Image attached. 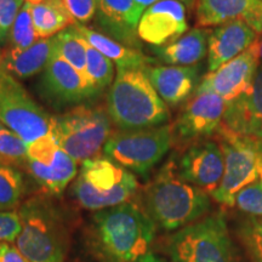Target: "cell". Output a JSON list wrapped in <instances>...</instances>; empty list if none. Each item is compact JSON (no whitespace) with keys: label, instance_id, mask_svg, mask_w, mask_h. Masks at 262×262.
<instances>
[{"label":"cell","instance_id":"cell-1","mask_svg":"<svg viewBox=\"0 0 262 262\" xmlns=\"http://www.w3.org/2000/svg\"><path fill=\"white\" fill-rule=\"evenodd\" d=\"M156 233V224L136 202L96 211L91 217V243L103 262H163L155 251Z\"/></svg>","mask_w":262,"mask_h":262},{"label":"cell","instance_id":"cell-2","mask_svg":"<svg viewBox=\"0 0 262 262\" xmlns=\"http://www.w3.org/2000/svg\"><path fill=\"white\" fill-rule=\"evenodd\" d=\"M140 205L157 227L172 232L209 215L211 198L179 175L171 157L142 188Z\"/></svg>","mask_w":262,"mask_h":262},{"label":"cell","instance_id":"cell-3","mask_svg":"<svg viewBox=\"0 0 262 262\" xmlns=\"http://www.w3.org/2000/svg\"><path fill=\"white\" fill-rule=\"evenodd\" d=\"M52 196L35 194L17 210L22 231L16 245L29 262H64L70 253V221Z\"/></svg>","mask_w":262,"mask_h":262},{"label":"cell","instance_id":"cell-4","mask_svg":"<svg viewBox=\"0 0 262 262\" xmlns=\"http://www.w3.org/2000/svg\"><path fill=\"white\" fill-rule=\"evenodd\" d=\"M107 113L119 130H139L164 125L169 107L150 84L145 70L117 68L107 95Z\"/></svg>","mask_w":262,"mask_h":262},{"label":"cell","instance_id":"cell-5","mask_svg":"<svg viewBox=\"0 0 262 262\" xmlns=\"http://www.w3.org/2000/svg\"><path fill=\"white\" fill-rule=\"evenodd\" d=\"M137 192L136 176L106 156L81 163L71 187L75 202L95 212L129 202Z\"/></svg>","mask_w":262,"mask_h":262},{"label":"cell","instance_id":"cell-6","mask_svg":"<svg viewBox=\"0 0 262 262\" xmlns=\"http://www.w3.org/2000/svg\"><path fill=\"white\" fill-rule=\"evenodd\" d=\"M165 251L172 262H241L222 211L173 232L166 238Z\"/></svg>","mask_w":262,"mask_h":262},{"label":"cell","instance_id":"cell-7","mask_svg":"<svg viewBox=\"0 0 262 262\" xmlns=\"http://www.w3.org/2000/svg\"><path fill=\"white\" fill-rule=\"evenodd\" d=\"M50 134L77 163L100 156L112 134V120L102 106L79 104L51 117Z\"/></svg>","mask_w":262,"mask_h":262},{"label":"cell","instance_id":"cell-8","mask_svg":"<svg viewBox=\"0 0 262 262\" xmlns=\"http://www.w3.org/2000/svg\"><path fill=\"white\" fill-rule=\"evenodd\" d=\"M171 146V125L164 124L148 129L112 131L103 153L130 172L146 176Z\"/></svg>","mask_w":262,"mask_h":262},{"label":"cell","instance_id":"cell-9","mask_svg":"<svg viewBox=\"0 0 262 262\" xmlns=\"http://www.w3.org/2000/svg\"><path fill=\"white\" fill-rule=\"evenodd\" d=\"M214 140L224 153L225 170L211 198L226 208H233L237 193L258 180L257 164L262 155V140L238 135L224 124L215 134Z\"/></svg>","mask_w":262,"mask_h":262},{"label":"cell","instance_id":"cell-10","mask_svg":"<svg viewBox=\"0 0 262 262\" xmlns=\"http://www.w3.org/2000/svg\"><path fill=\"white\" fill-rule=\"evenodd\" d=\"M0 123L26 145L50 133L51 116L33 100L24 85L0 68Z\"/></svg>","mask_w":262,"mask_h":262},{"label":"cell","instance_id":"cell-11","mask_svg":"<svg viewBox=\"0 0 262 262\" xmlns=\"http://www.w3.org/2000/svg\"><path fill=\"white\" fill-rule=\"evenodd\" d=\"M227 102L212 93H194L171 125L172 146L179 149L211 139L220 129Z\"/></svg>","mask_w":262,"mask_h":262},{"label":"cell","instance_id":"cell-12","mask_svg":"<svg viewBox=\"0 0 262 262\" xmlns=\"http://www.w3.org/2000/svg\"><path fill=\"white\" fill-rule=\"evenodd\" d=\"M38 89L40 96L55 108L79 106L98 95L86 75L75 70L55 52L42 70Z\"/></svg>","mask_w":262,"mask_h":262},{"label":"cell","instance_id":"cell-13","mask_svg":"<svg viewBox=\"0 0 262 262\" xmlns=\"http://www.w3.org/2000/svg\"><path fill=\"white\" fill-rule=\"evenodd\" d=\"M176 168L181 178L211 196L220 185L225 170L221 147L214 139L191 143L181 149Z\"/></svg>","mask_w":262,"mask_h":262},{"label":"cell","instance_id":"cell-14","mask_svg":"<svg viewBox=\"0 0 262 262\" xmlns=\"http://www.w3.org/2000/svg\"><path fill=\"white\" fill-rule=\"evenodd\" d=\"M256 41L248 50L214 72H208L195 93H212L226 102H231L247 93L260 67Z\"/></svg>","mask_w":262,"mask_h":262},{"label":"cell","instance_id":"cell-15","mask_svg":"<svg viewBox=\"0 0 262 262\" xmlns=\"http://www.w3.org/2000/svg\"><path fill=\"white\" fill-rule=\"evenodd\" d=\"M185 3L160 0L143 11L137 26V37L159 48L169 44L188 31Z\"/></svg>","mask_w":262,"mask_h":262},{"label":"cell","instance_id":"cell-16","mask_svg":"<svg viewBox=\"0 0 262 262\" xmlns=\"http://www.w3.org/2000/svg\"><path fill=\"white\" fill-rule=\"evenodd\" d=\"M145 73L168 107H178L195 93L199 83V66H147Z\"/></svg>","mask_w":262,"mask_h":262},{"label":"cell","instance_id":"cell-17","mask_svg":"<svg viewBox=\"0 0 262 262\" xmlns=\"http://www.w3.org/2000/svg\"><path fill=\"white\" fill-rule=\"evenodd\" d=\"M222 124L238 135L262 140V66L250 89L227 103Z\"/></svg>","mask_w":262,"mask_h":262},{"label":"cell","instance_id":"cell-18","mask_svg":"<svg viewBox=\"0 0 262 262\" xmlns=\"http://www.w3.org/2000/svg\"><path fill=\"white\" fill-rule=\"evenodd\" d=\"M234 19H242L261 34L262 0H196V26L217 27Z\"/></svg>","mask_w":262,"mask_h":262},{"label":"cell","instance_id":"cell-19","mask_svg":"<svg viewBox=\"0 0 262 262\" xmlns=\"http://www.w3.org/2000/svg\"><path fill=\"white\" fill-rule=\"evenodd\" d=\"M257 33L242 19L211 29L208 40V71L214 72L233 60L256 41Z\"/></svg>","mask_w":262,"mask_h":262},{"label":"cell","instance_id":"cell-20","mask_svg":"<svg viewBox=\"0 0 262 262\" xmlns=\"http://www.w3.org/2000/svg\"><path fill=\"white\" fill-rule=\"evenodd\" d=\"M98 24L126 47H139L137 26L143 14L134 0H96Z\"/></svg>","mask_w":262,"mask_h":262},{"label":"cell","instance_id":"cell-21","mask_svg":"<svg viewBox=\"0 0 262 262\" xmlns=\"http://www.w3.org/2000/svg\"><path fill=\"white\" fill-rule=\"evenodd\" d=\"M211 29L193 28L164 47H153L159 61L170 66H196L208 55V40Z\"/></svg>","mask_w":262,"mask_h":262},{"label":"cell","instance_id":"cell-22","mask_svg":"<svg viewBox=\"0 0 262 262\" xmlns=\"http://www.w3.org/2000/svg\"><path fill=\"white\" fill-rule=\"evenodd\" d=\"M25 170H27L33 180L40 186L42 192L55 196L60 195L77 178L78 163L60 147L51 164L42 165L28 160Z\"/></svg>","mask_w":262,"mask_h":262},{"label":"cell","instance_id":"cell-23","mask_svg":"<svg viewBox=\"0 0 262 262\" xmlns=\"http://www.w3.org/2000/svg\"><path fill=\"white\" fill-rule=\"evenodd\" d=\"M74 28L88 44L110 58L117 68L124 70H145L148 66V58L139 49L126 47L104 33L97 32L86 26L75 22Z\"/></svg>","mask_w":262,"mask_h":262},{"label":"cell","instance_id":"cell-24","mask_svg":"<svg viewBox=\"0 0 262 262\" xmlns=\"http://www.w3.org/2000/svg\"><path fill=\"white\" fill-rule=\"evenodd\" d=\"M54 54L52 38L39 39L31 48L22 51L10 50L3 54L0 68L16 79H28L42 72Z\"/></svg>","mask_w":262,"mask_h":262},{"label":"cell","instance_id":"cell-25","mask_svg":"<svg viewBox=\"0 0 262 262\" xmlns=\"http://www.w3.org/2000/svg\"><path fill=\"white\" fill-rule=\"evenodd\" d=\"M32 21L39 39L55 37L63 29L75 25V19L64 4H55L45 2L42 4L32 5Z\"/></svg>","mask_w":262,"mask_h":262},{"label":"cell","instance_id":"cell-26","mask_svg":"<svg viewBox=\"0 0 262 262\" xmlns=\"http://www.w3.org/2000/svg\"><path fill=\"white\" fill-rule=\"evenodd\" d=\"M54 52L80 73L85 74L86 66V41L80 37L74 26L63 29L52 37Z\"/></svg>","mask_w":262,"mask_h":262},{"label":"cell","instance_id":"cell-27","mask_svg":"<svg viewBox=\"0 0 262 262\" xmlns=\"http://www.w3.org/2000/svg\"><path fill=\"white\" fill-rule=\"evenodd\" d=\"M85 75L97 94L113 84L114 64L110 58L86 42Z\"/></svg>","mask_w":262,"mask_h":262},{"label":"cell","instance_id":"cell-28","mask_svg":"<svg viewBox=\"0 0 262 262\" xmlns=\"http://www.w3.org/2000/svg\"><path fill=\"white\" fill-rule=\"evenodd\" d=\"M24 192L25 181L19 169L0 164V211L15 210Z\"/></svg>","mask_w":262,"mask_h":262},{"label":"cell","instance_id":"cell-29","mask_svg":"<svg viewBox=\"0 0 262 262\" xmlns=\"http://www.w3.org/2000/svg\"><path fill=\"white\" fill-rule=\"evenodd\" d=\"M27 163V145L14 131L0 123V164L25 170Z\"/></svg>","mask_w":262,"mask_h":262},{"label":"cell","instance_id":"cell-30","mask_svg":"<svg viewBox=\"0 0 262 262\" xmlns=\"http://www.w3.org/2000/svg\"><path fill=\"white\" fill-rule=\"evenodd\" d=\"M32 5L26 3L19 10L14 26L9 35V49L15 51H22L31 48L34 42L39 40L34 26L32 21Z\"/></svg>","mask_w":262,"mask_h":262},{"label":"cell","instance_id":"cell-31","mask_svg":"<svg viewBox=\"0 0 262 262\" xmlns=\"http://www.w3.org/2000/svg\"><path fill=\"white\" fill-rule=\"evenodd\" d=\"M233 208L253 219L262 217V185L258 180L237 193Z\"/></svg>","mask_w":262,"mask_h":262},{"label":"cell","instance_id":"cell-32","mask_svg":"<svg viewBox=\"0 0 262 262\" xmlns=\"http://www.w3.org/2000/svg\"><path fill=\"white\" fill-rule=\"evenodd\" d=\"M238 237L250 262H262V233L258 231L254 219L239 228Z\"/></svg>","mask_w":262,"mask_h":262},{"label":"cell","instance_id":"cell-33","mask_svg":"<svg viewBox=\"0 0 262 262\" xmlns=\"http://www.w3.org/2000/svg\"><path fill=\"white\" fill-rule=\"evenodd\" d=\"M60 146H58L56 139L50 133L47 135L39 137L33 142L27 145V156L28 160L49 165L56 157Z\"/></svg>","mask_w":262,"mask_h":262},{"label":"cell","instance_id":"cell-34","mask_svg":"<svg viewBox=\"0 0 262 262\" xmlns=\"http://www.w3.org/2000/svg\"><path fill=\"white\" fill-rule=\"evenodd\" d=\"M25 0H0V45L9 41V35Z\"/></svg>","mask_w":262,"mask_h":262},{"label":"cell","instance_id":"cell-35","mask_svg":"<svg viewBox=\"0 0 262 262\" xmlns=\"http://www.w3.org/2000/svg\"><path fill=\"white\" fill-rule=\"evenodd\" d=\"M22 231L18 211H0V243L16 242Z\"/></svg>","mask_w":262,"mask_h":262},{"label":"cell","instance_id":"cell-36","mask_svg":"<svg viewBox=\"0 0 262 262\" xmlns=\"http://www.w3.org/2000/svg\"><path fill=\"white\" fill-rule=\"evenodd\" d=\"M63 4L78 24H88L97 15L96 0H63Z\"/></svg>","mask_w":262,"mask_h":262},{"label":"cell","instance_id":"cell-37","mask_svg":"<svg viewBox=\"0 0 262 262\" xmlns=\"http://www.w3.org/2000/svg\"><path fill=\"white\" fill-rule=\"evenodd\" d=\"M0 262H29L14 244L0 243Z\"/></svg>","mask_w":262,"mask_h":262},{"label":"cell","instance_id":"cell-38","mask_svg":"<svg viewBox=\"0 0 262 262\" xmlns=\"http://www.w3.org/2000/svg\"><path fill=\"white\" fill-rule=\"evenodd\" d=\"M134 2L139 5L140 9H142L143 11H145L146 9H148L149 6H152L153 4H156V3L160 2V0H134ZM180 2L185 3L187 6H192L193 3H194V0H180Z\"/></svg>","mask_w":262,"mask_h":262},{"label":"cell","instance_id":"cell-39","mask_svg":"<svg viewBox=\"0 0 262 262\" xmlns=\"http://www.w3.org/2000/svg\"><path fill=\"white\" fill-rule=\"evenodd\" d=\"M256 44L258 48V57H260V63H262V33L261 34H258V37L256 39Z\"/></svg>","mask_w":262,"mask_h":262},{"label":"cell","instance_id":"cell-40","mask_svg":"<svg viewBox=\"0 0 262 262\" xmlns=\"http://www.w3.org/2000/svg\"><path fill=\"white\" fill-rule=\"evenodd\" d=\"M257 169H258V179H260V182L262 185V155L258 159V164H257Z\"/></svg>","mask_w":262,"mask_h":262},{"label":"cell","instance_id":"cell-41","mask_svg":"<svg viewBox=\"0 0 262 262\" xmlns=\"http://www.w3.org/2000/svg\"><path fill=\"white\" fill-rule=\"evenodd\" d=\"M26 3H29L31 5H38V4H42L45 2H50V0H25Z\"/></svg>","mask_w":262,"mask_h":262},{"label":"cell","instance_id":"cell-42","mask_svg":"<svg viewBox=\"0 0 262 262\" xmlns=\"http://www.w3.org/2000/svg\"><path fill=\"white\" fill-rule=\"evenodd\" d=\"M254 221H255V224H256V226H257L258 231H260L261 233H262V217L261 219H254Z\"/></svg>","mask_w":262,"mask_h":262},{"label":"cell","instance_id":"cell-43","mask_svg":"<svg viewBox=\"0 0 262 262\" xmlns=\"http://www.w3.org/2000/svg\"><path fill=\"white\" fill-rule=\"evenodd\" d=\"M2 61H3V52L0 50V64H2Z\"/></svg>","mask_w":262,"mask_h":262}]
</instances>
